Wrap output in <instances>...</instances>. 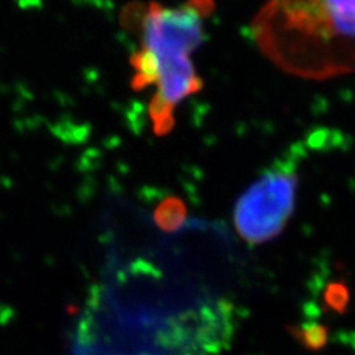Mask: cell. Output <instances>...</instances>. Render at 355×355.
<instances>
[{"mask_svg": "<svg viewBox=\"0 0 355 355\" xmlns=\"http://www.w3.org/2000/svg\"><path fill=\"white\" fill-rule=\"evenodd\" d=\"M187 218V207L184 202L176 197L164 198L154 210V222L160 230L173 232L180 230Z\"/></svg>", "mask_w": 355, "mask_h": 355, "instance_id": "4", "label": "cell"}, {"mask_svg": "<svg viewBox=\"0 0 355 355\" xmlns=\"http://www.w3.org/2000/svg\"><path fill=\"white\" fill-rule=\"evenodd\" d=\"M212 12L214 0H187L180 6L132 3L123 12V24L141 37L139 51L130 57V83L135 91L155 86L150 119L157 135L172 130L176 105L203 86L191 53L203 43V21Z\"/></svg>", "mask_w": 355, "mask_h": 355, "instance_id": "1", "label": "cell"}, {"mask_svg": "<svg viewBox=\"0 0 355 355\" xmlns=\"http://www.w3.org/2000/svg\"><path fill=\"white\" fill-rule=\"evenodd\" d=\"M296 164L283 160L265 171L237 200L234 222L240 237L261 244L282 234L295 212Z\"/></svg>", "mask_w": 355, "mask_h": 355, "instance_id": "3", "label": "cell"}, {"mask_svg": "<svg viewBox=\"0 0 355 355\" xmlns=\"http://www.w3.org/2000/svg\"><path fill=\"white\" fill-rule=\"evenodd\" d=\"M253 35L286 71L317 80L355 73V0H268Z\"/></svg>", "mask_w": 355, "mask_h": 355, "instance_id": "2", "label": "cell"}]
</instances>
